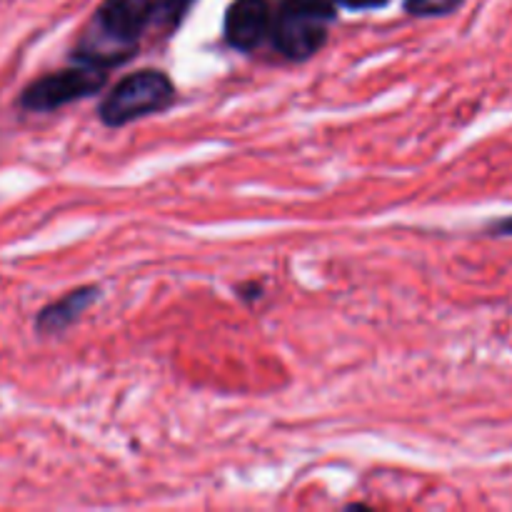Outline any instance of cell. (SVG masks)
I'll return each mask as SVG.
<instances>
[{
    "mask_svg": "<svg viewBox=\"0 0 512 512\" xmlns=\"http://www.w3.org/2000/svg\"><path fill=\"white\" fill-rule=\"evenodd\" d=\"M488 235H495V238H512V218H503L498 220V223L490 225Z\"/></svg>",
    "mask_w": 512,
    "mask_h": 512,
    "instance_id": "obj_10",
    "label": "cell"
},
{
    "mask_svg": "<svg viewBox=\"0 0 512 512\" xmlns=\"http://www.w3.org/2000/svg\"><path fill=\"white\" fill-rule=\"evenodd\" d=\"M155 18V0H103L80 35L73 58L95 68L125 63L138 50L140 35Z\"/></svg>",
    "mask_w": 512,
    "mask_h": 512,
    "instance_id": "obj_1",
    "label": "cell"
},
{
    "mask_svg": "<svg viewBox=\"0 0 512 512\" xmlns=\"http://www.w3.org/2000/svg\"><path fill=\"white\" fill-rule=\"evenodd\" d=\"M463 3L465 0H405V10L418 18H438L455 13Z\"/></svg>",
    "mask_w": 512,
    "mask_h": 512,
    "instance_id": "obj_7",
    "label": "cell"
},
{
    "mask_svg": "<svg viewBox=\"0 0 512 512\" xmlns=\"http://www.w3.org/2000/svg\"><path fill=\"white\" fill-rule=\"evenodd\" d=\"M273 28V8L268 0H235L225 13V40L233 48L255 50Z\"/></svg>",
    "mask_w": 512,
    "mask_h": 512,
    "instance_id": "obj_5",
    "label": "cell"
},
{
    "mask_svg": "<svg viewBox=\"0 0 512 512\" xmlns=\"http://www.w3.org/2000/svg\"><path fill=\"white\" fill-rule=\"evenodd\" d=\"M175 103V85L163 70H138L125 75L100 103L98 115L108 128H120L133 120L163 113Z\"/></svg>",
    "mask_w": 512,
    "mask_h": 512,
    "instance_id": "obj_3",
    "label": "cell"
},
{
    "mask_svg": "<svg viewBox=\"0 0 512 512\" xmlns=\"http://www.w3.org/2000/svg\"><path fill=\"white\" fill-rule=\"evenodd\" d=\"M105 85V70L78 63V68L58 70L33 80L20 95V108L28 113H50L75 100L90 98Z\"/></svg>",
    "mask_w": 512,
    "mask_h": 512,
    "instance_id": "obj_4",
    "label": "cell"
},
{
    "mask_svg": "<svg viewBox=\"0 0 512 512\" xmlns=\"http://www.w3.org/2000/svg\"><path fill=\"white\" fill-rule=\"evenodd\" d=\"M190 3L193 0H155V10H163L168 23H178L185 15V10L190 8Z\"/></svg>",
    "mask_w": 512,
    "mask_h": 512,
    "instance_id": "obj_8",
    "label": "cell"
},
{
    "mask_svg": "<svg viewBox=\"0 0 512 512\" xmlns=\"http://www.w3.org/2000/svg\"><path fill=\"white\" fill-rule=\"evenodd\" d=\"M333 3L343 5L350 10H370V8H383L388 5V0H333Z\"/></svg>",
    "mask_w": 512,
    "mask_h": 512,
    "instance_id": "obj_9",
    "label": "cell"
},
{
    "mask_svg": "<svg viewBox=\"0 0 512 512\" xmlns=\"http://www.w3.org/2000/svg\"><path fill=\"white\" fill-rule=\"evenodd\" d=\"M98 295L100 290L88 285V288H78L73 290V293L65 295V298L45 305V308L40 310L38 320H35V330H38L40 335L63 333L65 328H70V325L80 318V313H83L88 305H93L95 300H98Z\"/></svg>",
    "mask_w": 512,
    "mask_h": 512,
    "instance_id": "obj_6",
    "label": "cell"
},
{
    "mask_svg": "<svg viewBox=\"0 0 512 512\" xmlns=\"http://www.w3.org/2000/svg\"><path fill=\"white\" fill-rule=\"evenodd\" d=\"M335 20L333 0H280L273 18V43L288 60H308L328 40V28Z\"/></svg>",
    "mask_w": 512,
    "mask_h": 512,
    "instance_id": "obj_2",
    "label": "cell"
}]
</instances>
